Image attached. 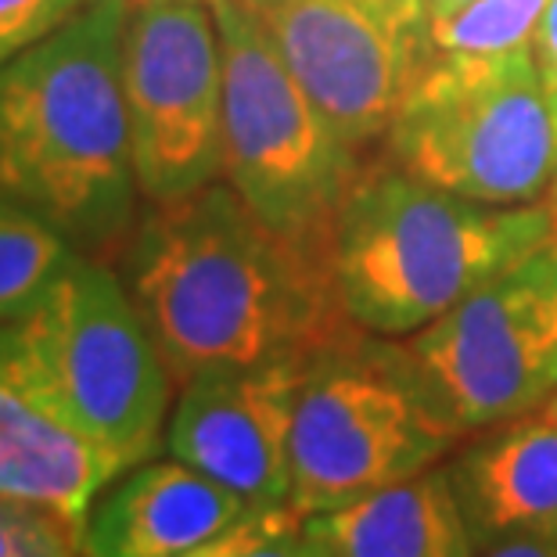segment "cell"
I'll return each instance as SVG.
<instances>
[{
    "instance_id": "cell-1",
    "label": "cell",
    "mask_w": 557,
    "mask_h": 557,
    "mask_svg": "<svg viewBox=\"0 0 557 557\" xmlns=\"http://www.w3.org/2000/svg\"><path fill=\"white\" fill-rule=\"evenodd\" d=\"M148 206L126 288L176 385L231 367H310L363 342L342 306L335 238L274 231L227 181Z\"/></svg>"
},
{
    "instance_id": "cell-2",
    "label": "cell",
    "mask_w": 557,
    "mask_h": 557,
    "mask_svg": "<svg viewBox=\"0 0 557 557\" xmlns=\"http://www.w3.org/2000/svg\"><path fill=\"white\" fill-rule=\"evenodd\" d=\"M134 0H90L0 69V195L83 256L115 252L137 216L123 87Z\"/></svg>"
},
{
    "instance_id": "cell-3",
    "label": "cell",
    "mask_w": 557,
    "mask_h": 557,
    "mask_svg": "<svg viewBox=\"0 0 557 557\" xmlns=\"http://www.w3.org/2000/svg\"><path fill=\"white\" fill-rule=\"evenodd\" d=\"M557 242V206H482L393 159L367 165L335 220L342 306L367 335L407 338Z\"/></svg>"
},
{
    "instance_id": "cell-4",
    "label": "cell",
    "mask_w": 557,
    "mask_h": 557,
    "mask_svg": "<svg viewBox=\"0 0 557 557\" xmlns=\"http://www.w3.org/2000/svg\"><path fill=\"white\" fill-rule=\"evenodd\" d=\"M0 371L123 475L156 457L176 382L104 259L73 252L26 313L0 324Z\"/></svg>"
},
{
    "instance_id": "cell-5",
    "label": "cell",
    "mask_w": 557,
    "mask_h": 557,
    "mask_svg": "<svg viewBox=\"0 0 557 557\" xmlns=\"http://www.w3.org/2000/svg\"><path fill=\"white\" fill-rule=\"evenodd\" d=\"M385 140L403 170L482 206H532L557 184V115L532 44L432 58Z\"/></svg>"
},
{
    "instance_id": "cell-6",
    "label": "cell",
    "mask_w": 557,
    "mask_h": 557,
    "mask_svg": "<svg viewBox=\"0 0 557 557\" xmlns=\"http://www.w3.org/2000/svg\"><path fill=\"white\" fill-rule=\"evenodd\" d=\"M223 47V173L270 227L335 238L363 156L335 134L284 65L252 0H212Z\"/></svg>"
},
{
    "instance_id": "cell-7",
    "label": "cell",
    "mask_w": 557,
    "mask_h": 557,
    "mask_svg": "<svg viewBox=\"0 0 557 557\" xmlns=\"http://www.w3.org/2000/svg\"><path fill=\"white\" fill-rule=\"evenodd\" d=\"M385 349L457 438L543 410L557 393V242Z\"/></svg>"
},
{
    "instance_id": "cell-8",
    "label": "cell",
    "mask_w": 557,
    "mask_h": 557,
    "mask_svg": "<svg viewBox=\"0 0 557 557\" xmlns=\"http://www.w3.org/2000/svg\"><path fill=\"white\" fill-rule=\"evenodd\" d=\"M457 443L385 346L357 342L306 367L292 418V507L335 511L435 468Z\"/></svg>"
},
{
    "instance_id": "cell-9",
    "label": "cell",
    "mask_w": 557,
    "mask_h": 557,
    "mask_svg": "<svg viewBox=\"0 0 557 557\" xmlns=\"http://www.w3.org/2000/svg\"><path fill=\"white\" fill-rule=\"evenodd\" d=\"M123 87L140 198L170 201L223 173V47L209 0H134Z\"/></svg>"
},
{
    "instance_id": "cell-10",
    "label": "cell",
    "mask_w": 557,
    "mask_h": 557,
    "mask_svg": "<svg viewBox=\"0 0 557 557\" xmlns=\"http://www.w3.org/2000/svg\"><path fill=\"white\" fill-rule=\"evenodd\" d=\"M284 65L352 151L388 134L432 62L424 0H259Z\"/></svg>"
},
{
    "instance_id": "cell-11",
    "label": "cell",
    "mask_w": 557,
    "mask_h": 557,
    "mask_svg": "<svg viewBox=\"0 0 557 557\" xmlns=\"http://www.w3.org/2000/svg\"><path fill=\"white\" fill-rule=\"evenodd\" d=\"M302 374V363H259L187 377L165 424V446L248 507L288 504Z\"/></svg>"
},
{
    "instance_id": "cell-12",
    "label": "cell",
    "mask_w": 557,
    "mask_h": 557,
    "mask_svg": "<svg viewBox=\"0 0 557 557\" xmlns=\"http://www.w3.org/2000/svg\"><path fill=\"white\" fill-rule=\"evenodd\" d=\"M446 471L479 554L511 540L557 543V421L543 410L496 424Z\"/></svg>"
},
{
    "instance_id": "cell-13",
    "label": "cell",
    "mask_w": 557,
    "mask_h": 557,
    "mask_svg": "<svg viewBox=\"0 0 557 557\" xmlns=\"http://www.w3.org/2000/svg\"><path fill=\"white\" fill-rule=\"evenodd\" d=\"M248 511L184 460H145L94 504L83 557H181Z\"/></svg>"
},
{
    "instance_id": "cell-14",
    "label": "cell",
    "mask_w": 557,
    "mask_h": 557,
    "mask_svg": "<svg viewBox=\"0 0 557 557\" xmlns=\"http://www.w3.org/2000/svg\"><path fill=\"white\" fill-rule=\"evenodd\" d=\"M313 557H479L446 468L306 515Z\"/></svg>"
},
{
    "instance_id": "cell-15",
    "label": "cell",
    "mask_w": 557,
    "mask_h": 557,
    "mask_svg": "<svg viewBox=\"0 0 557 557\" xmlns=\"http://www.w3.org/2000/svg\"><path fill=\"white\" fill-rule=\"evenodd\" d=\"M120 475L90 438L0 371V496L54 507L83 532L101 490Z\"/></svg>"
},
{
    "instance_id": "cell-16",
    "label": "cell",
    "mask_w": 557,
    "mask_h": 557,
    "mask_svg": "<svg viewBox=\"0 0 557 557\" xmlns=\"http://www.w3.org/2000/svg\"><path fill=\"white\" fill-rule=\"evenodd\" d=\"M73 252L37 212L0 195V324L26 313Z\"/></svg>"
},
{
    "instance_id": "cell-17",
    "label": "cell",
    "mask_w": 557,
    "mask_h": 557,
    "mask_svg": "<svg viewBox=\"0 0 557 557\" xmlns=\"http://www.w3.org/2000/svg\"><path fill=\"white\" fill-rule=\"evenodd\" d=\"M181 557H313L306 515L292 504L248 507L227 529Z\"/></svg>"
},
{
    "instance_id": "cell-18",
    "label": "cell",
    "mask_w": 557,
    "mask_h": 557,
    "mask_svg": "<svg viewBox=\"0 0 557 557\" xmlns=\"http://www.w3.org/2000/svg\"><path fill=\"white\" fill-rule=\"evenodd\" d=\"M0 557H83V532L54 507L0 496Z\"/></svg>"
},
{
    "instance_id": "cell-19",
    "label": "cell",
    "mask_w": 557,
    "mask_h": 557,
    "mask_svg": "<svg viewBox=\"0 0 557 557\" xmlns=\"http://www.w3.org/2000/svg\"><path fill=\"white\" fill-rule=\"evenodd\" d=\"M87 4L90 0H0V69Z\"/></svg>"
},
{
    "instance_id": "cell-20",
    "label": "cell",
    "mask_w": 557,
    "mask_h": 557,
    "mask_svg": "<svg viewBox=\"0 0 557 557\" xmlns=\"http://www.w3.org/2000/svg\"><path fill=\"white\" fill-rule=\"evenodd\" d=\"M532 54H536V65L543 73V83H547V94L557 115V0H550V8L543 11L536 37H532Z\"/></svg>"
},
{
    "instance_id": "cell-21",
    "label": "cell",
    "mask_w": 557,
    "mask_h": 557,
    "mask_svg": "<svg viewBox=\"0 0 557 557\" xmlns=\"http://www.w3.org/2000/svg\"><path fill=\"white\" fill-rule=\"evenodd\" d=\"M479 557H557V543L554 540H511V543H500V547L482 550Z\"/></svg>"
},
{
    "instance_id": "cell-22",
    "label": "cell",
    "mask_w": 557,
    "mask_h": 557,
    "mask_svg": "<svg viewBox=\"0 0 557 557\" xmlns=\"http://www.w3.org/2000/svg\"><path fill=\"white\" fill-rule=\"evenodd\" d=\"M429 4V18H432V26H443V22H449L454 15H460L465 8H471L475 0H424Z\"/></svg>"
},
{
    "instance_id": "cell-23",
    "label": "cell",
    "mask_w": 557,
    "mask_h": 557,
    "mask_svg": "<svg viewBox=\"0 0 557 557\" xmlns=\"http://www.w3.org/2000/svg\"><path fill=\"white\" fill-rule=\"evenodd\" d=\"M543 413H547L550 421H557V393L550 396V403H547V407H543Z\"/></svg>"
},
{
    "instance_id": "cell-24",
    "label": "cell",
    "mask_w": 557,
    "mask_h": 557,
    "mask_svg": "<svg viewBox=\"0 0 557 557\" xmlns=\"http://www.w3.org/2000/svg\"><path fill=\"white\" fill-rule=\"evenodd\" d=\"M252 4H259V0H252Z\"/></svg>"
},
{
    "instance_id": "cell-25",
    "label": "cell",
    "mask_w": 557,
    "mask_h": 557,
    "mask_svg": "<svg viewBox=\"0 0 557 557\" xmlns=\"http://www.w3.org/2000/svg\"><path fill=\"white\" fill-rule=\"evenodd\" d=\"M209 4H212V0H209Z\"/></svg>"
}]
</instances>
